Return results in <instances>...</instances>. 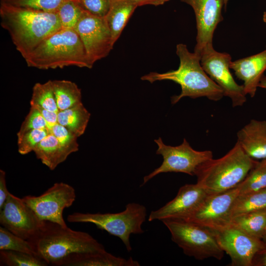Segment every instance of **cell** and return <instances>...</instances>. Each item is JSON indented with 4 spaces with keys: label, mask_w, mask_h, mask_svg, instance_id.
I'll list each match as a JSON object with an SVG mask.
<instances>
[{
    "label": "cell",
    "mask_w": 266,
    "mask_h": 266,
    "mask_svg": "<svg viewBox=\"0 0 266 266\" xmlns=\"http://www.w3.org/2000/svg\"><path fill=\"white\" fill-rule=\"evenodd\" d=\"M230 67L236 77L243 81L245 94L254 97L266 70V46L260 53L232 61Z\"/></svg>",
    "instance_id": "cell-17"
},
{
    "label": "cell",
    "mask_w": 266,
    "mask_h": 266,
    "mask_svg": "<svg viewBox=\"0 0 266 266\" xmlns=\"http://www.w3.org/2000/svg\"><path fill=\"white\" fill-rule=\"evenodd\" d=\"M31 105L38 106L50 111L59 112L52 86V80L36 83L33 88Z\"/></svg>",
    "instance_id": "cell-27"
},
{
    "label": "cell",
    "mask_w": 266,
    "mask_h": 266,
    "mask_svg": "<svg viewBox=\"0 0 266 266\" xmlns=\"http://www.w3.org/2000/svg\"><path fill=\"white\" fill-rule=\"evenodd\" d=\"M239 190L235 188L214 195H208L193 212L183 219L213 231L222 230L231 224V209Z\"/></svg>",
    "instance_id": "cell-10"
},
{
    "label": "cell",
    "mask_w": 266,
    "mask_h": 266,
    "mask_svg": "<svg viewBox=\"0 0 266 266\" xmlns=\"http://www.w3.org/2000/svg\"><path fill=\"white\" fill-rule=\"evenodd\" d=\"M91 114L82 102L58 113V123L64 126L77 137L85 132Z\"/></svg>",
    "instance_id": "cell-21"
},
{
    "label": "cell",
    "mask_w": 266,
    "mask_h": 266,
    "mask_svg": "<svg viewBox=\"0 0 266 266\" xmlns=\"http://www.w3.org/2000/svg\"><path fill=\"white\" fill-rule=\"evenodd\" d=\"M263 21L266 24V11L264 12L263 16Z\"/></svg>",
    "instance_id": "cell-42"
},
{
    "label": "cell",
    "mask_w": 266,
    "mask_h": 266,
    "mask_svg": "<svg viewBox=\"0 0 266 266\" xmlns=\"http://www.w3.org/2000/svg\"><path fill=\"white\" fill-rule=\"evenodd\" d=\"M231 55L219 52L213 47L204 51L200 56V64L208 76L218 85L224 96L230 98L233 106H242L246 101L243 85H238L231 71Z\"/></svg>",
    "instance_id": "cell-12"
},
{
    "label": "cell",
    "mask_w": 266,
    "mask_h": 266,
    "mask_svg": "<svg viewBox=\"0 0 266 266\" xmlns=\"http://www.w3.org/2000/svg\"><path fill=\"white\" fill-rule=\"evenodd\" d=\"M1 26L16 50L26 58L45 38L62 29L56 12H46L0 2Z\"/></svg>",
    "instance_id": "cell-1"
},
{
    "label": "cell",
    "mask_w": 266,
    "mask_h": 266,
    "mask_svg": "<svg viewBox=\"0 0 266 266\" xmlns=\"http://www.w3.org/2000/svg\"><path fill=\"white\" fill-rule=\"evenodd\" d=\"M266 266V245L254 256L252 266Z\"/></svg>",
    "instance_id": "cell-38"
},
{
    "label": "cell",
    "mask_w": 266,
    "mask_h": 266,
    "mask_svg": "<svg viewBox=\"0 0 266 266\" xmlns=\"http://www.w3.org/2000/svg\"><path fill=\"white\" fill-rule=\"evenodd\" d=\"M92 65L105 58L113 49L111 32L104 17L84 10L74 29Z\"/></svg>",
    "instance_id": "cell-11"
},
{
    "label": "cell",
    "mask_w": 266,
    "mask_h": 266,
    "mask_svg": "<svg viewBox=\"0 0 266 266\" xmlns=\"http://www.w3.org/2000/svg\"><path fill=\"white\" fill-rule=\"evenodd\" d=\"M137 7L145 5H152L154 6H159L163 5L165 3L169 1V0H131Z\"/></svg>",
    "instance_id": "cell-39"
},
{
    "label": "cell",
    "mask_w": 266,
    "mask_h": 266,
    "mask_svg": "<svg viewBox=\"0 0 266 266\" xmlns=\"http://www.w3.org/2000/svg\"><path fill=\"white\" fill-rule=\"evenodd\" d=\"M154 141L158 146L156 154L162 155L163 161L159 167L144 177L142 185L162 173L181 172L195 175L200 165L213 158L212 151L196 150L185 138L176 146L165 144L161 137Z\"/></svg>",
    "instance_id": "cell-8"
},
{
    "label": "cell",
    "mask_w": 266,
    "mask_h": 266,
    "mask_svg": "<svg viewBox=\"0 0 266 266\" xmlns=\"http://www.w3.org/2000/svg\"><path fill=\"white\" fill-rule=\"evenodd\" d=\"M237 142L251 158L266 159V121L251 120L237 133Z\"/></svg>",
    "instance_id": "cell-18"
},
{
    "label": "cell",
    "mask_w": 266,
    "mask_h": 266,
    "mask_svg": "<svg viewBox=\"0 0 266 266\" xmlns=\"http://www.w3.org/2000/svg\"><path fill=\"white\" fill-rule=\"evenodd\" d=\"M259 87L266 89V76L263 75L259 84Z\"/></svg>",
    "instance_id": "cell-40"
},
{
    "label": "cell",
    "mask_w": 266,
    "mask_h": 266,
    "mask_svg": "<svg viewBox=\"0 0 266 266\" xmlns=\"http://www.w3.org/2000/svg\"><path fill=\"white\" fill-rule=\"evenodd\" d=\"M132 257L124 259L107 252L105 249L92 252L72 254L64 259L59 266H139Z\"/></svg>",
    "instance_id": "cell-19"
},
{
    "label": "cell",
    "mask_w": 266,
    "mask_h": 266,
    "mask_svg": "<svg viewBox=\"0 0 266 266\" xmlns=\"http://www.w3.org/2000/svg\"><path fill=\"white\" fill-rule=\"evenodd\" d=\"M208 195L197 183L185 184L179 189L173 200L160 208L152 211L148 221L183 219L197 209Z\"/></svg>",
    "instance_id": "cell-16"
},
{
    "label": "cell",
    "mask_w": 266,
    "mask_h": 266,
    "mask_svg": "<svg viewBox=\"0 0 266 266\" xmlns=\"http://www.w3.org/2000/svg\"><path fill=\"white\" fill-rule=\"evenodd\" d=\"M85 10L96 16L104 17L110 7L111 0H77Z\"/></svg>",
    "instance_id": "cell-35"
},
{
    "label": "cell",
    "mask_w": 266,
    "mask_h": 266,
    "mask_svg": "<svg viewBox=\"0 0 266 266\" xmlns=\"http://www.w3.org/2000/svg\"><path fill=\"white\" fill-rule=\"evenodd\" d=\"M146 215V208L144 205L132 202L127 204L125 209L120 212H74L69 215L67 220L70 223H90L94 224L98 229L119 237L128 251L130 252L132 249L130 235L131 234H140L144 232L142 225L145 221Z\"/></svg>",
    "instance_id": "cell-6"
},
{
    "label": "cell",
    "mask_w": 266,
    "mask_h": 266,
    "mask_svg": "<svg viewBox=\"0 0 266 266\" xmlns=\"http://www.w3.org/2000/svg\"><path fill=\"white\" fill-rule=\"evenodd\" d=\"M231 224L261 239L266 228V210L252 212L233 218Z\"/></svg>",
    "instance_id": "cell-25"
},
{
    "label": "cell",
    "mask_w": 266,
    "mask_h": 266,
    "mask_svg": "<svg viewBox=\"0 0 266 266\" xmlns=\"http://www.w3.org/2000/svg\"><path fill=\"white\" fill-rule=\"evenodd\" d=\"M137 7L131 0H111L109 8L104 18L111 32L114 44L119 38Z\"/></svg>",
    "instance_id": "cell-20"
},
{
    "label": "cell",
    "mask_w": 266,
    "mask_h": 266,
    "mask_svg": "<svg viewBox=\"0 0 266 266\" xmlns=\"http://www.w3.org/2000/svg\"><path fill=\"white\" fill-rule=\"evenodd\" d=\"M237 187L239 195L266 189V159L257 162Z\"/></svg>",
    "instance_id": "cell-26"
},
{
    "label": "cell",
    "mask_w": 266,
    "mask_h": 266,
    "mask_svg": "<svg viewBox=\"0 0 266 266\" xmlns=\"http://www.w3.org/2000/svg\"><path fill=\"white\" fill-rule=\"evenodd\" d=\"M0 250H12L37 255L30 241L14 234L2 226L0 227Z\"/></svg>",
    "instance_id": "cell-29"
},
{
    "label": "cell",
    "mask_w": 266,
    "mask_h": 266,
    "mask_svg": "<svg viewBox=\"0 0 266 266\" xmlns=\"http://www.w3.org/2000/svg\"><path fill=\"white\" fill-rule=\"evenodd\" d=\"M50 133L48 129H35L30 131L17 138L18 150L21 155L33 151L36 145Z\"/></svg>",
    "instance_id": "cell-32"
},
{
    "label": "cell",
    "mask_w": 266,
    "mask_h": 266,
    "mask_svg": "<svg viewBox=\"0 0 266 266\" xmlns=\"http://www.w3.org/2000/svg\"><path fill=\"white\" fill-rule=\"evenodd\" d=\"M0 266H46L48 264L39 256L12 250H0Z\"/></svg>",
    "instance_id": "cell-28"
},
{
    "label": "cell",
    "mask_w": 266,
    "mask_h": 266,
    "mask_svg": "<svg viewBox=\"0 0 266 266\" xmlns=\"http://www.w3.org/2000/svg\"><path fill=\"white\" fill-rule=\"evenodd\" d=\"M193 9L196 21V44L194 53H202L213 47V38L218 25L223 20L224 0H180Z\"/></svg>",
    "instance_id": "cell-15"
},
{
    "label": "cell",
    "mask_w": 266,
    "mask_h": 266,
    "mask_svg": "<svg viewBox=\"0 0 266 266\" xmlns=\"http://www.w3.org/2000/svg\"><path fill=\"white\" fill-rule=\"evenodd\" d=\"M0 225L14 234L31 240L39 232L44 221L23 200L9 193L0 210Z\"/></svg>",
    "instance_id": "cell-13"
},
{
    "label": "cell",
    "mask_w": 266,
    "mask_h": 266,
    "mask_svg": "<svg viewBox=\"0 0 266 266\" xmlns=\"http://www.w3.org/2000/svg\"><path fill=\"white\" fill-rule=\"evenodd\" d=\"M67 0H1L0 2L46 12H56Z\"/></svg>",
    "instance_id": "cell-33"
},
{
    "label": "cell",
    "mask_w": 266,
    "mask_h": 266,
    "mask_svg": "<svg viewBox=\"0 0 266 266\" xmlns=\"http://www.w3.org/2000/svg\"><path fill=\"white\" fill-rule=\"evenodd\" d=\"M228 1H229V0H224V8H225V9L226 10V7H227V4L228 3Z\"/></svg>",
    "instance_id": "cell-43"
},
{
    "label": "cell",
    "mask_w": 266,
    "mask_h": 266,
    "mask_svg": "<svg viewBox=\"0 0 266 266\" xmlns=\"http://www.w3.org/2000/svg\"><path fill=\"white\" fill-rule=\"evenodd\" d=\"M50 132L57 138L65 155L68 156L78 150L77 138L64 126L57 123L50 129Z\"/></svg>",
    "instance_id": "cell-31"
},
{
    "label": "cell",
    "mask_w": 266,
    "mask_h": 266,
    "mask_svg": "<svg viewBox=\"0 0 266 266\" xmlns=\"http://www.w3.org/2000/svg\"><path fill=\"white\" fill-rule=\"evenodd\" d=\"M76 194L73 187L64 182H56L38 196H26L22 199L42 221H49L66 227L63 213L72 205Z\"/></svg>",
    "instance_id": "cell-9"
},
{
    "label": "cell",
    "mask_w": 266,
    "mask_h": 266,
    "mask_svg": "<svg viewBox=\"0 0 266 266\" xmlns=\"http://www.w3.org/2000/svg\"><path fill=\"white\" fill-rule=\"evenodd\" d=\"M264 210H266V189L238 195L232 207V220L237 216Z\"/></svg>",
    "instance_id": "cell-24"
},
{
    "label": "cell",
    "mask_w": 266,
    "mask_h": 266,
    "mask_svg": "<svg viewBox=\"0 0 266 266\" xmlns=\"http://www.w3.org/2000/svg\"><path fill=\"white\" fill-rule=\"evenodd\" d=\"M33 152L36 158L50 170H54L67 158L57 138L51 133L36 145Z\"/></svg>",
    "instance_id": "cell-22"
},
{
    "label": "cell",
    "mask_w": 266,
    "mask_h": 266,
    "mask_svg": "<svg viewBox=\"0 0 266 266\" xmlns=\"http://www.w3.org/2000/svg\"><path fill=\"white\" fill-rule=\"evenodd\" d=\"M9 194L6 187L5 172L0 169V210L3 207Z\"/></svg>",
    "instance_id": "cell-36"
},
{
    "label": "cell",
    "mask_w": 266,
    "mask_h": 266,
    "mask_svg": "<svg viewBox=\"0 0 266 266\" xmlns=\"http://www.w3.org/2000/svg\"><path fill=\"white\" fill-rule=\"evenodd\" d=\"M24 59L28 66L40 69L68 66L91 68L93 66L73 29H61L50 35Z\"/></svg>",
    "instance_id": "cell-3"
},
{
    "label": "cell",
    "mask_w": 266,
    "mask_h": 266,
    "mask_svg": "<svg viewBox=\"0 0 266 266\" xmlns=\"http://www.w3.org/2000/svg\"><path fill=\"white\" fill-rule=\"evenodd\" d=\"M176 53L180 61L177 69L164 73L151 72L142 76L141 79L151 83L170 80L178 84L181 91L179 95L171 97V102L173 104L186 97L192 99L206 97L217 101L224 96L221 87L204 70L200 56L190 52L186 45L183 43L177 44Z\"/></svg>",
    "instance_id": "cell-2"
},
{
    "label": "cell",
    "mask_w": 266,
    "mask_h": 266,
    "mask_svg": "<svg viewBox=\"0 0 266 266\" xmlns=\"http://www.w3.org/2000/svg\"><path fill=\"white\" fill-rule=\"evenodd\" d=\"M261 240L264 242L265 245H266V228L265 229V231L264 233V234L263 235V236L261 238Z\"/></svg>",
    "instance_id": "cell-41"
},
{
    "label": "cell",
    "mask_w": 266,
    "mask_h": 266,
    "mask_svg": "<svg viewBox=\"0 0 266 266\" xmlns=\"http://www.w3.org/2000/svg\"><path fill=\"white\" fill-rule=\"evenodd\" d=\"M33 106L38 109L47 123L50 131L53 126L58 123L57 118L58 112L50 111L38 106Z\"/></svg>",
    "instance_id": "cell-37"
},
{
    "label": "cell",
    "mask_w": 266,
    "mask_h": 266,
    "mask_svg": "<svg viewBox=\"0 0 266 266\" xmlns=\"http://www.w3.org/2000/svg\"><path fill=\"white\" fill-rule=\"evenodd\" d=\"M214 232L220 246L230 256L232 266H252L254 256L265 246L261 239L246 233L232 224Z\"/></svg>",
    "instance_id": "cell-14"
},
{
    "label": "cell",
    "mask_w": 266,
    "mask_h": 266,
    "mask_svg": "<svg viewBox=\"0 0 266 266\" xmlns=\"http://www.w3.org/2000/svg\"><path fill=\"white\" fill-rule=\"evenodd\" d=\"M30 241L38 256L48 265L56 266L72 254L105 249L90 234L49 221H44L39 232Z\"/></svg>",
    "instance_id": "cell-4"
},
{
    "label": "cell",
    "mask_w": 266,
    "mask_h": 266,
    "mask_svg": "<svg viewBox=\"0 0 266 266\" xmlns=\"http://www.w3.org/2000/svg\"><path fill=\"white\" fill-rule=\"evenodd\" d=\"M35 129H48L50 131L47 123L38 109L31 106L28 114L17 133V138L30 131Z\"/></svg>",
    "instance_id": "cell-34"
},
{
    "label": "cell",
    "mask_w": 266,
    "mask_h": 266,
    "mask_svg": "<svg viewBox=\"0 0 266 266\" xmlns=\"http://www.w3.org/2000/svg\"><path fill=\"white\" fill-rule=\"evenodd\" d=\"M162 221L170 232L172 240L185 255L198 260L223 258L224 252L214 231L184 219H166Z\"/></svg>",
    "instance_id": "cell-7"
},
{
    "label": "cell",
    "mask_w": 266,
    "mask_h": 266,
    "mask_svg": "<svg viewBox=\"0 0 266 266\" xmlns=\"http://www.w3.org/2000/svg\"><path fill=\"white\" fill-rule=\"evenodd\" d=\"M257 163L236 142L222 157L212 158L197 168V183L210 195L225 192L238 185Z\"/></svg>",
    "instance_id": "cell-5"
},
{
    "label": "cell",
    "mask_w": 266,
    "mask_h": 266,
    "mask_svg": "<svg viewBox=\"0 0 266 266\" xmlns=\"http://www.w3.org/2000/svg\"><path fill=\"white\" fill-rule=\"evenodd\" d=\"M85 10L77 0H67L58 9L62 29H74Z\"/></svg>",
    "instance_id": "cell-30"
},
{
    "label": "cell",
    "mask_w": 266,
    "mask_h": 266,
    "mask_svg": "<svg viewBox=\"0 0 266 266\" xmlns=\"http://www.w3.org/2000/svg\"><path fill=\"white\" fill-rule=\"evenodd\" d=\"M52 81L53 92L59 111L82 103L81 89L74 82L66 80Z\"/></svg>",
    "instance_id": "cell-23"
}]
</instances>
